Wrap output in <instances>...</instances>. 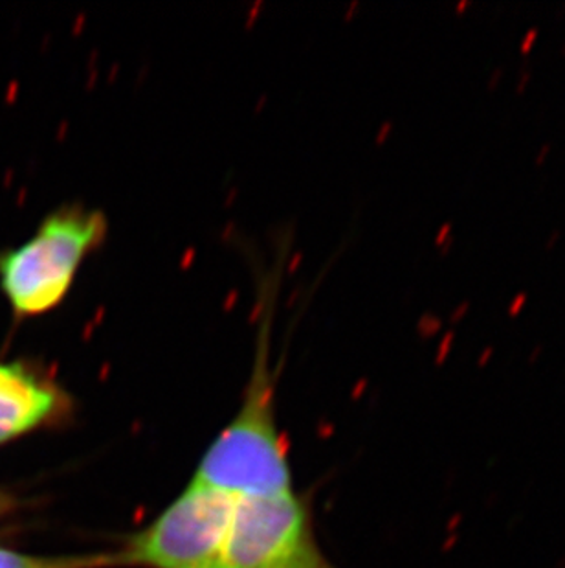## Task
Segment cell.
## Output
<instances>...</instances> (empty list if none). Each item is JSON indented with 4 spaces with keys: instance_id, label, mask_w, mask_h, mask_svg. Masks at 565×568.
Returning <instances> with one entry per match:
<instances>
[{
    "instance_id": "e0dca14e",
    "label": "cell",
    "mask_w": 565,
    "mask_h": 568,
    "mask_svg": "<svg viewBox=\"0 0 565 568\" xmlns=\"http://www.w3.org/2000/svg\"><path fill=\"white\" fill-rule=\"evenodd\" d=\"M549 151L551 145H544V148H542V151H540V155L536 156V162H538V164H544L545 159H547V155H549Z\"/></svg>"
},
{
    "instance_id": "2e32d148",
    "label": "cell",
    "mask_w": 565,
    "mask_h": 568,
    "mask_svg": "<svg viewBox=\"0 0 565 568\" xmlns=\"http://www.w3.org/2000/svg\"><path fill=\"white\" fill-rule=\"evenodd\" d=\"M531 75L533 74H531L528 70H525V72H523L522 81L517 83V92H520V94H522V92L525 91V87H527L528 81H531Z\"/></svg>"
},
{
    "instance_id": "5b68a950",
    "label": "cell",
    "mask_w": 565,
    "mask_h": 568,
    "mask_svg": "<svg viewBox=\"0 0 565 568\" xmlns=\"http://www.w3.org/2000/svg\"><path fill=\"white\" fill-rule=\"evenodd\" d=\"M74 413V399L47 371L24 361L0 363V444Z\"/></svg>"
},
{
    "instance_id": "277c9868",
    "label": "cell",
    "mask_w": 565,
    "mask_h": 568,
    "mask_svg": "<svg viewBox=\"0 0 565 568\" xmlns=\"http://www.w3.org/2000/svg\"><path fill=\"white\" fill-rule=\"evenodd\" d=\"M223 568H337L316 539L312 515L294 491L239 499Z\"/></svg>"
},
{
    "instance_id": "ac0fdd59",
    "label": "cell",
    "mask_w": 565,
    "mask_h": 568,
    "mask_svg": "<svg viewBox=\"0 0 565 568\" xmlns=\"http://www.w3.org/2000/svg\"><path fill=\"white\" fill-rule=\"evenodd\" d=\"M470 6V0H463V2H459L458 6H455V11H458V13H463L464 10H466V8H469Z\"/></svg>"
},
{
    "instance_id": "7c38bea8",
    "label": "cell",
    "mask_w": 565,
    "mask_h": 568,
    "mask_svg": "<svg viewBox=\"0 0 565 568\" xmlns=\"http://www.w3.org/2000/svg\"><path fill=\"white\" fill-rule=\"evenodd\" d=\"M470 312V302H463V304H459L455 310H453L452 315H450V324H459V322L463 321L466 313Z\"/></svg>"
},
{
    "instance_id": "30bf717a",
    "label": "cell",
    "mask_w": 565,
    "mask_h": 568,
    "mask_svg": "<svg viewBox=\"0 0 565 568\" xmlns=\"http://www.w3.org/2000/svg\"><path fill=\"white\" fill-rule=\"evenodd\" d=\"M527 293H520V295H516V298H514V301H512L511 306H508V315H520V313H522L523 307H525V304H527Z\"/></svg>"
},
{
    "instance_id": "9a60e30c",
    "label": "cell",
    "mask_w": 565,
    "mask_h": 568,
    "mask_svg": "<svg viewBox=\"0 0 565 568\" xmlns=\"http://www.w3.org/2000/svg\"><path fill=\"white\" fill-rule=\"evenodd\" d=\"M502 78H503V69H497L496 72H494V74H492V80L489 81V89H491V91H494V89H496L497 81L502 80Z\"/></svg>"
},
{
    "instance_id": "ba28073f",
    "label": "cell",
    "mask_w": 565,
    "mask_h": 568,
    "mask_svg": "<svg viewBox=\"0 0 565 568\" xmlns=\"http://www.w3.org/2000/svg\"><path fill=\"white\" fill-rule=\"evenodd\" d=\"M424 321H428V324L422 322V326H427L428 337H433V335H438L443 329V322L439 321L438 316L428 315L424 316Z\"/></svg>"
},
{
    "instance_id": "9c48e42d",
    "label": "cell",
    "mask_w": 565,
    "mask_h": 568,
    "mask_svg": "<svg viewBox=\"0 0 565 568\" xmlns=\"http://www.w3.org/2000/svg\"><path fill=\"white\" fill-rule=\"evenodd\" d=\"M453 338H455V333H444L443 343H441V346H439V363L446 359V355H449L450 348H452Z\"/></svg>"
},
{
    "instance_id": "8992f818",
    "label": "cell",
    "mask_w": 565,
    "mask_h": 568,
    "mask_svg": "<svg viewBox=\"0 0 565 568\" xmlns=\"http://www.w3.org/2000/svg\"><path fill=\"white\" fill-rule=\"evenodd\" d=\"M0 568H117V561L114 552L43 558L0 548Z\"/></svg>"
},
{
    "instance_id": "6da1fadb",
    "label": "cell",
    "mask_w": 565,
    "mask_h": 568,
    "mask_svg": "<svg viewBox=\"0 0 565 568\" xmlns=\"http://www.w3.org/2000/svg\"><path fill=\"white\" fill-rule=\"evenodd\" d=\"M282 257L257 276L254 359L239 408L209 444L193 477V483L219 489L237 500L294 491L288 444L278 424L279 366L274 363Z\"/></svg>"
},
{
    "instance_id": "7a4b0ae2",
    "label": "cell",
    "mask_w": 565,
    "mask_h": 568,
    "mask_svg": "<svg viewBox=\"0 0 565 568\" xmlns=\"http://www.w3.org/2000/svg\"><path fill=\"white\" fill-rule=\"evenodd\" d=\"M105 212L64 204L28 242L0 256V287L19 316H39L63 304L80 268L107 240Z\"/></svg>"
},
{
    "instance_id": "52a82bcc",
    "label": "cell",
    "mask_w": 565,
    "mask_h": 568,
    "mask_svg": "<svg viewBox=\"0 0 565 568\" xmlns=\"http://www.w3.org/2000/svg\"><path fill=\"white\" fill-rule=\"evenodd\" d=\"M16 506V497H11V495L4 494V491H0V517H4L6 514L13 511Z\"/></svg>"
},
{
    "instance_id": "3957f363",
    "label": "cell",
    "mask_w": 565,
    "mask_h": 568,
    "mask_svg": "<svg viewBox=\"0 0 565 568\" xmlns=\"http://www.w3.org/2000/svg\"><path fill=\"white\" fill-rule=\"evenodd\" d=\"M237 499L198 483L116 552L117 567L223 568Z\"/></svg>"
},
{
    "instance_id": "d6986e66",
    "label": "cell",
    "mask_w": 565,
    "mask_h": 568,
    "mask_svg": "<svg viewBox=\"0 0 565 568\" xmlns=\"http://www.w3.org/2000/svg\"><path fill=\"white\" fill-rule=\"evenodd\" d=\"M492 349H486V352H483V359H481V363H485V361L491 359Z\"/></svg>"
},
{
    "instance_id": "5bb4252c",
    "label": "cell",
    "mask_w": 565,
    "mask_h": 568,
    "mask_svg": "<svg viewBox=\"0 0 565 568\" xmlns=\"http://www.w3.org/2000/svg\"><path fill=\"white\" fill-rule=\"evenodd\" d=\"M561 232H553V234H551L549 242L545 243V248H547V251H553V248H555L556 243L561 242Z\"/></svg>"
},
{
    "instance_id": "8fae6325",
    "label": "cell",
    "mask_w": 565,
    "mask_h": 568,
    "mask_svg": "<svg viewBox=\"0 0 565 568\" xmlns=\"http://www.w3.org/2000/svg\"><path fill=\"white\" fill-rule=\"evenodd\" d=\"M536 39H538V30L533 28V30H528L527 36L523 39L522 43V54L527 55L531 50H533L534 43H536Z\"/></svg>"
},
{
    "instance_id": "4fadbf2b",
    "label": "cell",
    "mask_w": 565,
    "mask_h": 568,
    "mask_svg": "<svg viewBox=\"0 0 565 568\" xmlns=\"http://www.w3.org/2000/svg\"><path fill=\"white\" fill-rule=\"evenodd\" d=\"M453 226L452 223H444L443 229L439 231L438 234V245H444V243L449 242L450 237H452Z\"/></svg>"
}]
</instances>
